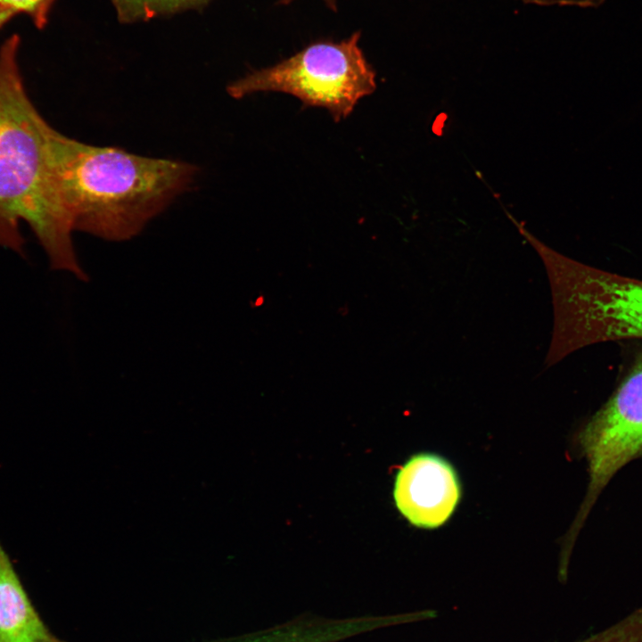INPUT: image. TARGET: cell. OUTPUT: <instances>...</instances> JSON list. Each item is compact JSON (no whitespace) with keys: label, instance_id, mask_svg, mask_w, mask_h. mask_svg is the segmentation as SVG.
Listing matches in <instances>:
<instances>
[{"label":"cell","instance_id":"cell-9","mask_svg":"<svg viewBox=\"0 0 642 642\" xmlns=\"http://www.w3.org/2000/svg\"><path fill=\"white\" fill-rule=\"evenodd\" d=\"M206 0H111L121 22L144 21L192 7Z\"/></svg>","mask_w":642,"mask_h":642},{"label":"cell","instance_id":"cell-3","mask_svg":"<svg viewBox=\"0 0 642 642\" xmlns=\"http://www.w3.org/2000/svg\"><path fill=\"white\" fill-rule=\"evenodd\" d=\"M538 253L553 296L555 325L547 367L583 347L642 339V281L567 258L546 245Z\"/></svg>","mask_w":642,"mask_h":642},{"label":"cell","instance_id":"cell-11","mask_svg":"<svg viewBox=\"0 0 642 642\" xmlns=\"http://www.w3.org/2000/svg\"><path fill=\"white\" fill-rule=\"evenodd\" d=\"M55 0H0V4L15 14L25 13L37 29L45 27L51 7Z\"/></svg>","mask_w":642,"mask_h":642},{"label":"cell","instance_id":"cell-5","mask_svg":"<svg viewBox=\"0 0 642 642\" xmlns=\"http://www.w3.org/2000/svg\"><path fill=\"white\" fill-rule=\"evenodd\" d=\"M577 443L588 464L585 498L564 539L572 550L603 489L626 464L642 455V353L615 391L580 430Z\"/></svg>","mask_w":642,"mask_h":642},{"label":"cell","instance_id":"cell-4","mask_svg":"<svg viewBox=\"0 0 642 642\" xmlns=\"http://www.w3.org/2000/svg\"><path fill=\"white\" fill-rule=\"evenodd\" d=\"M359 35L340 43L311 45L278 64L248 73L227 86L240 99L258 92H282L304 105L321 107L338 122L376 88L375 73L358 46Z\"/></svg>","mask_w":642,"mask_h":642},{"label":"cell","instance_id":"cell-1","mask_svg":"<svg viewBox=\"0 0 642 642\" xmlns=\"http://www.w3.org/2000/svg\"><path fill=\"white\" fill-rule=\"evenodd\" d=\"M20 38L0 47V246L26 259L20 222H26L45 251L50 268L87 281L72 241L55 173L56 131L30 100L18 64Z\"/></svg>","mask_w":642,"mask_h":642},{"label":"cell","instance_id":"cell-8","mask_svg":"<svg viewBox=\"0 0 642 642\" xmlns=\"http://www.w3.org/2000/svg\"><path fill=\"white\" fill-rule=\"evenodd\" d=\"M330 623L322 617L302 615L275 626L210 642H333Z\"/></svg>","mask_w":642,"mask_h":642},{"label":"cell","instance_id":"cell-10","mask_svg":"<svg viewBox=\"0 0 642 642\" xmlns=\"http://www.w3.org/2000/svg\"><path fill=\"white\" fill-rule=\"evenodd\" d=\"M575 642H642V606L607 628Z\"/></svg>","mask_w":642,"mask_h":642},{"label":"cell","instance_id":"cell-6","mask_svg":"<svg viewBox=\"0 0 642 642\" xmlns=\"http://www.w3.org/2000/svg\"><path fill=\"white\" fill-rule=\"evenodd\" d=\"M461 494L454 466L434 453L410 457L395 477L396 507L417 528L436 529L446 523L456 511Z\"/></svg>","mask_w":642,"mask_h":642},{"label":"cell","instance_id":"cell-12","mask_svg":"<svg viewBox=\"0 0 642 642\" xmlns=\"http://www.w3.org/2000/svg\"><path fill=\"white\" fill-rule=\"evenodd\" d=\"M14 15L12 11L0 4V29Z\"/></svg>","mask_w":642,"mask_h":642},{"label":"cell","instance_id":"cell-2","mask_svg":"<svg viewBox=\"0 0 642 642\" xmlns=\"http://www.w3.org/2000/svg\"><path fill=\"white\" fill-rule=\"evenodd\" d=\"M53 146L61 201L74 231L107 241L136 236L197 173L191 163L91 145L57 130Z\"/></svg>","mask_w":642,"mask_h":642},{"label":"cell","instance_id":"cell-7","mask_svg":"<svg viewBox=\"0 0 642 642\" xmlns=\"http://www.w3.org/2000/svg\"><path fill=\"white\" fill-rule=\"evenodd\" d=\"M0 642H67L45 624L1 544Z\"/></svg>","mask_w":642,"mask_h":642}]
</instances>
